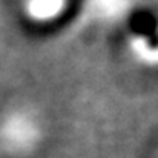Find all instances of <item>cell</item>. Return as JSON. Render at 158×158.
<instances>
[{
	"label": "cell",
	"mask_w": 158,
	"mask_h": 158,
	"mask_svg": "<svg viewBox=\"0 0 158 158\" xmlns=\"http://www.w3.org/2000/svg\"><path fill=\"white\" fill-rule=\"evenodd\" d=\"M126 43L134 60L148 68H158V14L148 9L131 14Z\"/></svg>",
	"instance_id": "6da1fadb"
},
{
	"label": "cell",
	"mask_w": 158,
	"mask_h": 158,
	"mask_svg": "<svg viewBox=\"0 0 158 158\" xmlns=\"http://www.w3.org/2000/svg\"><path fill=\"white\" fill-rule=\"evenodd\" d=\"M68 0H25V17L35 25H51L61 19L68 9Z\"/></svg>",
	"instance_id": "7a4b0ae2"
}]
</instances>
